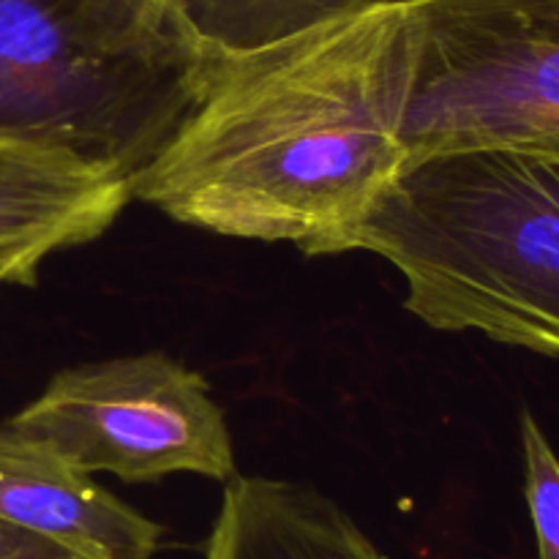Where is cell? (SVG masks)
Masks as SVG:
<instances>
[{
  "label": "cell",
  "mask_w": 559,
  "mask_h": 559,
  "mask_svg": "<svg viewBox=\"0 0 559 559\" xmlns=\"http://www.w3.org/2000/svg\"><path fill=\"white\" fill-rule=\"evenodd\" d=\"M9 424L87 475L126 484L175 473L235 478L233 437L211 385L162 353L60 371Z\"/></svg>",
  "instance_id": "cell-5"
},
{
  "label": "cell",
  "mask_w": 559,
  "mask_h": 559,
  "mask_svg": "<svg viewBox=\"0 0 559 559\" xmlns=\"http://www.w3.org/2000/svg\"><path fill=\"white\" fill-rule=\"evenodd\" d=\"M0 519L80 559H153L164 535L162 524L11 424L0 426Z\"/></svg>",
  "instance_id": "cell-6"
},
{
  "label": "cell",
  "mask_w": 559,
  "mask_h": 559,
  "mask_svg": "<svg viewBox=\"0 0 559 559\" xmlns=\"http://www.w3.org/2000/svg\"><path fill=\"white\" fill-rule=\"evenodd\" d=\"M355 249L402 271L426 325L559 358V158L407 153L336 254Z\"/></svg>",
  "instance_id": "cell-2"
},
{
  "label": "cell",
  "mask_w": 559,
  "mask_h": 559,
  "mask_svg": "<svg viewBox=\"0 0 559 559\" xmlns=\"http://www.w3.org/2000/svg\"><path fill=\"white\" fill-rule=\"evenodd\" d=\"M134 3L153 11V14L169 16V20L180 22V5H183V0H134Z\"/></svg>",
  "instance_id": "cell-13"
},
{
  "label": "cell",
  "mask_w": 559,
  "mask_h": 559,
  "mask_svg": "<svg viewBox=\"0 0 559 559\" xmlns=\"http://www.w3.org/2000/svg\"><path fill=\"white\" fill-rule=\"evenodd\" d=\"M415 49L413 3L371 0L267 47L211 52L194 107L131 200L227 238L336 254L407 156Z\"/></svg>",
  "instance_id": "cell-1"
},
{
  "label": "cell",
  "mask_w": 559,
  "mask_h": 559,
  "mask_svg": "<svg viewBox=\"0 0 559 559\" xmlns=\"http://www.w3.org/2000/svg\"><path fill=\"white\" fill-rule=\"evenodd\" d=\"M205 559H385L369 535L311 486L227 480Z\"/></svg>",
  "instance_id": "cell-7"
},
{
  "label": "cell",
  "mask_w": 559,
  "mask_h": 559,
  "mask_svg": "<svg viewBox=\"0 0 559 559\" xmlns=\"http://www.w3.org/2000/svg\"><path fill=\"white\" fill-rule=\"evenodd\" d=\"M47 254L41 246H0V284H33Z\"/></svg>",
  "instance_id": "cell-12"
},
{
  "label": "cell",
  "mask_w": 559,
  "mask_h": 559,
  "mask_svg": "<svg viewBox=\"0 0 559 559\" xmlns=\"http://www.w3.org/2000/svg\"><path fill=\"white\" fill-rule=\"evenodd\" d=\"M418 49L407 153L508 147L559 158V0H409Z\"/></svg>",
  "instance_id": "cell-4"
},
{
  "label": "cell",
  "mask_w": 559,
  "mask_h": 559,
  "mask_svg": "<svg viewBox=\"0 0 559 559\" xmlns=\"http://www.w3.org/2000/svg\"><path fill=\"white\" fill-rule=\"evenodd\" d=\"M0 559H80L74 551L0 519Z\"/></svg>",
  "instance_id": "cell-11"
},
{
  "label": "cell",
  "mask_w": 559,
  "mask_h": 559,
  "mask_svg": "<svg viewBox=\"0 0 559 559\" xmlns=\"http://www.w3.org/2000/svg\"><path fill=\"white\" fill-rule=\"evenodd\" d=\"M522 451L524 497L538 540V559H559V459L530 413L522 415Z\"/></svg>",
  "instance_id": "cell-10"
},
{
  "label": "cell",
  "mask_w": 559,
  "mask_h": 559,
  "mask_svg": "<svg viewBox=\"0 0 559 559\" xmlns=\"http://www.w3.org/2000/svg\"><path fill=\"white\" fill-rule=\"evenodd\" d=\"M207 58L134 0H0V140L129 186L191 112Z\"/></svg>",
  "instance_id": "cell-3"
},
{
  "label": "cell",
  "mask_w": 559,
  "mask_h": 559,
  "mask_svg": "<svg viewBox=\"0 0 559 559\" xmlns=\"http://www.w3.org/2000/svg\"><path fill=\"white\" fill-rule=\"evenodd\" d=\"M371 0H183L180 25L211 52H249L353 14Z\"/></svg>",
  "instance_id": "cell-9"
},
{
  "label": "cell",
  "mask_w": 559,
  "mask_h": 559,
  "mask_svg": "<svg viewBox=\"0 0 559 559\" xmlns=\"http://www.w3.org/2000/svg\"><path fill=\"white\" fill-rule=\"evenodd\" d=\"M129 200V186L74 158L0 140V246H41L52 254L87 243Z\"/></svg>",
  "instance_id": "cell-8"
}]
</instances>
